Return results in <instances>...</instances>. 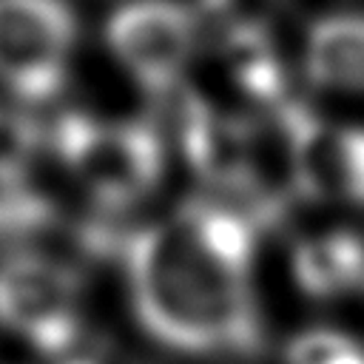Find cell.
I'll use <instances>...</instances> for the list:
<instances>
[{
  "instance_id": "8992f818",
  "label": "cell",
  "mask_w": 364,
  "mask_h": 364,
  "mask_svg": "<svg viewBox=\"0 0 364 364\" xmlns=\"http://www.w3.org/2000/svg\"><path fill=\"white\" fill-rule=\"evenodd\" d=\"M304 77L330 94H364V9L330 11L301 43Z\"/></svg>"
},
{
  "instance_id": "6da1fadb",
  "label": "cell",
  "mask_w": 364,
  "mask_h": 364,
  "mask_svg": "<svg viewBox=\"0 0 364 364\" xmlns=\"http://www.w3.org/2000/svg\"><path fill=\"white\" fill-rule=\"evenodd\" d=\"M247 228L225 210L154 225L134 242L131 290L142 330L188 355L247 353L259 321L245 290Z\"/></svg>"
},
{
  "instance_id": "5b68a950",
  "label": "cell",
  "mask_w": 364,
  "mask_h": 364,
  "mask_svg": "<svg viewBox=\"0 0 364 364\" xmlns=\"http://www.w3.org/2000/svg\"><path fill=\"white\" fill-rule=\"evenodd\" d=\"M0 327L40 353H68L80 336V299L71 270L37 253L3 259Z\"/></svg>"
},
{
  "instance_id": "3957f363",
  "label": "cell",
  "mask_w": 364,
  "mask_h": 364,
  "mask_svg": "<svg viewBox=\"0 0 364 364\" xmlns=\"http://www.w3.org/2000/svg\"><path fill=\"white\" fill-rule=\"evenodd\" d=\"M111 60L139 88H173L199 46V23L179 0H125L105 20Z\"/></svg>"
},
{
  "instance_id": "52a82bcc",
  "label": "cell",
  "mask_w": 364,
  "mask_h": 364,
  "mask_svg": "<svg viewBox=\"0 0 364 364\" xmlns=\"http://www.w3.org/2000/svg\"><path fill=\"white\" fill-rule=\"evenodd\" d=\"M299 287L316 299H336L364 284V239L350 230H327L304 239L293 253Z\"/></svg>"
},
{
  "instance_id": "8fae6325",
  "label": "cell",
  "mask_w": 364,
  "mask_h": 364,
  "mask_svg": "<svg viewBox=\"0 0 364 364\" xmlns=\"http://www.w3.org/2000/svg\"><path fill=\"white\" fill-rule=\"evenodd\" d=\"M65 364H88V361H65Z\"/></svg>"
},
{
  "instance_id": "30bf717a",
  "label": "cell",
  "mask_w": 364,
  "mask_h": 364,
  "mask_svg": "<svg viewBox=\"0 0 364 364\" xmlns=\"http://www.w3.org/2000/svg\"><path fill=\"white\" fill-rule=\"evenodd\" d=\"M284 364H364V344L336 327H307L287 341Z\"/></svg>"
},
{
  "instance_id": "7a4b0ae2",
  "label": "cell",
  "mask_w": 364,
  "mask_h": 364,
  "mask_svg": "<svg viewBox=\"0 0 364 364\" xmlns=\"http://www.w3.org/2000/svg\"><path fill=\"white\" fill-rule=\"evenodd\" d=\"M57 151L71 176L102 205H134L162 176L159 136L136 119L65 117L57 128Z\"/></svg>"
},
{
  "instance_id": "ba28073f",
  "label": "cell",
  "mask_w": 364,
  "mask_h": 364,
  "mask_svg": "<svg viewBox=\"0 0 364 364\" xmlns=\"http://www.w3.org/2000/svg\"><path fill=\"white\" fill-rule=\"evenodd\" d=\"M318 185L336 196L364 202V131L341 128L321 139Z\"/></svg>"
},
{
  "instance_id": "9c48e42d",
  "label": "cell",
  "mask_w": 364,
  "mask_h": 364,
  "mask_svg": "<svg viewBox=\"0 0 364 364\" xmlns=\"http://www.w3.org/2000/svg\"><path fill=\"white\" fill-rule=\"evenodd\" d=\"M43 145V134L26 114L0 108V185L14 188L34 165Z\"/></svg>"
},
{
  "instance_id": "277c9868",
  "label": "cell",
  "mask_w": 364,
  "mask_h": 364,
  "mask_svg": "<svg viewBox=\"0 0 364 364\" xmlns=\"http://www.w3.org/2000/svg\"><path fill=\"white\" fill-rule=\"evenodd\" d=\"M74 43L77 20L65 0H0V82L17 100H51Z\"/></svg>"
}]
</instances>
